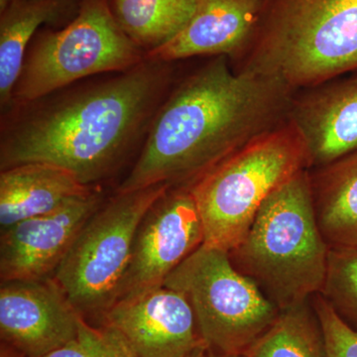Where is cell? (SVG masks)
Returning a JSON list of instances; mask_svg holds the SVG:
<instances>
[{"instance_id":"1","label":"cell","mask_w":357,"mask_h":357,"mask_svg":"<svg viewBox=\"0 0 357 357\" xmlns=\"http://www.w3.org/2000/svg\"><path fill=\"white\" fill-rule=\"evenodd\" d=\"M175 63L84 79L1 114L0 169L47 163L100 187L136 156L173 88Z\"/></svg>"},{"instance_id":"2","label":"cell","mask_w":357,"mask_h":357,"mask_svg":"<svg viewBox=\"0 0 357 357\" xmlns=\"http://www.w3.org/2000/svg\"><path fill=\"white\" fill-rule=\"evenodd\" d=\"M287 86L213 57L176 81L116 192L190 185L249 142L289 121Z\"/></svg>"},{"instance_id":"3","label":"cell","mask_w":357,"mask_h":357,"mask_svg":"<svg viewBox=\"0 0 357 357\" xmlns=\"http://www.w3.org/2000/svg\"><path fill=\"white\" fill-rule=\"evenodd\" d=\"M234 63L295 91L357 72V0H264Z\"/></svg>"},{"instance_id":"4","label":"cell","mask_w":357,"mask_h":357,"mask_svg":"<svg viewBox=\"0 0 357 357\" xmlns=\"http://www.w3.org/2000/svg\"><path fill=\"white\" fill-rule=\"evenodd\" d=\"M310 169L265 199L230 261L279 310L311 299L326 280L330 246L312 204Z\"/></svg>"},{"instance_id":"5","label":"cell","mask_w":357,"mask_h":357,"mask_svg":"<svg viewBox=\"0 0 357 357\" xmlns=\"http://www.w3.org/2000/svg\"><path fill=\"white\" fill-rule=\"evenodd\" d=\"M307 169L306 143L290 121L222 160L190 185L204 244L227 252L236 248L269 195Z\"/></svg>"},{"instance_id":"6","label":"cell","mask_w":357,"mask_h":357,"mask_svg":"<svg viewBox=\"0 0 357 357\" xmlns=\"http://www.w3.org/2000/svg\"><path fill=\"white\" fill-rule=\"evenodd\" d=\"M145 59L146 54L117 24L107 0H79L67 25L35 35L9 107L84 79L132 69Z\"/></svg>"},{"instance_id":"7","label":"cell","mask_w":357,"mask_h":357,"mask_svg":"<svg viewBox=\"0 0 357 357\" xmlns=\"http://www.w3.org/2000/svg\"><path fill=\"white\" fill-rule=\"evenodd\" d=\"M169 187L115 191L79 230L53 278L83 319L102 321L119 301L138 225Z\"/></svg>"},{"instance_id":"8","label":"cell","mask_w":357,"mask_h":357,"mask_svg":"<svg viewBox=\"0 0 357 357\" xmlns=\"http://www.w3.org/2000/svg\"><path fill=\"white\" fill-rule=\"evenodd\" d=\"M164 286L187 299L211 354H243L280 312L237 271L227 251L206 244L181 263Z\"/></svg>"},{"instance_id":"9","label":"cell","mask_w":357,"mask_h":357,"mask_svg":"<svg viewBox=\"0 0 357 357\" xmlns=\"http://www.w3.org/2000/svg\"><path fill=\"white\" fill-rule=\"evenodd\" d=\"M204 243L203 222L191 188L171 185L138 225L119 301L163 286Z\"/></svg>"},{"instance_id":"10","label":"cell","mask_w":357,"mask_h":357,"mask_svg":"<svg viewBox=\"0 0 357 357\" xmlns=\"http://www.w3.org/2000/svg\"><path fill=\"white\" fill-rule=\"evenodd\" d=\"M133 357H190L206 349L182 294L166 287L117 301L102 321Z\"/></svg>"},{"instance_id":"11","label":"cell","mask_w":357,"mask_h":357,"mask_svg":"<svg viewBox=\"0 0 357 357\" xmlns=\"http://www.w3.org/2000/svg\"><path fill=\"white\" fill-rule=\"evenodd\" d=\"M77 311L53 277L1 282L0 335L24 357H41L79 337Z\"/></svg>"},{"instance_id":"12","label":"cell","mask_w":357,"mask_h":357,"mask_svg":"<svg viewBox=\"0 0 357 357\" xmlns=\"http://www.w3.org/2000/svg\"><path fill=\"white\" fill-rule=\"evenodd\" d=\"M105 202L100 187L46 215L1 230V282L51 278L86 220Z\"/></svg>"},{"instance_id":"13","label":"cell","mask_w":357,"mask_h":357,"mask_svg":"<svg viewBox=\"0 0 357 357\" xmlns=\"http://www.w3.org/2000/svg\"><path fill=\"white\" fill-rule=\"evenodd\" d=\"M289 121L300 131L310 169L357 150V72L298 91Z\"/></svg>"},{"instance_id":"14","label":"cell","mask_w":357,"mask_h":357,"mask_svg":"<svg viewBox=\"0 0 357 357\" xmlns=\"http://www.w3.org/2000/svg\"><path fill=\"white\" fill-rule=\"evenodd\" d=\"M264 0H197L194 14L177 36L146 58L176 63L225 56L236 61L255 34Z\"/></svg>"},{"instance_id":"15","label":"cell","mask_w":357,"mask_h":357,"mask_svg":"<svg viewBox=\"0 0 357 357\" xmlns=\"http://www.w3.org/2000/svg\"><path fill=\"white\" fill-rule=\"evenodd\" d=\"M95 188L52 164L25 163L4 169L0 172L1 230L57 210Z\"/></svg>"},{"instance_id":"16","label":"cell","mask_w":357,"mask_h":357,"mask_svg":"<svg viewBox=\"0 0 357 357\" xmlns=\"http://www.w3.org/2000/svg\"><path fill=\"white\" fill-rule=\"evenodd\" d=\"M317 222L330 248L357 246V150L310 169Z\"/></svg>"},{"instance_id":"17","label":"cell","mask_w":357,"mask_h":357,"mask_svg":"<svg viewBox=\"0 0 357 357\" xmlns=\"http://www.w3.org/2000/svg\"><path fill=\"white\" fill-rule=\"evenodd\" d=\"M77 0H13L0 11V109L11 105L13 93L33 38L44 24L77 13Z\"/></svg>"},{"instance_id":"18","label":"cell","mask_w":357,"mask_h":357,"mask_svg":"<svg viewBox=\"0 0 357 357\" xmlns=\"http://www.w3.org/2000/svg\"><path fill=\"white\" fill-rule=\"evenodd\" d=\"M107 3L122 31L148 54L184 29L197 0H107Z\"/></svg>"},{"instance_id":"19","label":"cell","mask_w":357,"mask_h":357,"mask_svg":"<svg viewBox=\"0 0 357 357\" xmlns=\"http://www.w3.org/2000/svg\"><path fill=\"white\" fill-rule=\"evenodd\" d=\"M243 356L326 357L325 335L311 299L280 310Z\"/></svg>"},{"instance_id":"20","label":"cell","mask_w":357,"mask_h":357,"mask_svg":"<svg viewBox=\"0 0 357 357\" xmlns=\"http://www.w3.org/2000/svg\"><path fill=\"white\" fill-rule=\"evenodd\" d=\"M319 294L357 330V246L330 248L326 280Z\"/></svg>"},{"instance_id":"21","label":"cell","mask_w":357,"mask_h":357,"mask_svg":"<svg viewBox=\"0 0 357 357\" xmlns=\"http://www.w3.org/2000/svg\"><path fill=\"white\" fill-rule=\"evenodd\" d=\"M325 335L326 357H357V330L344 321L321 294L312 297Z\"/></svg>"},{"instance_id":"22","label":"cell","mask_w":357,"mask_h":357,"mask_svg":"<svg viewBox=\"0 0 357 357\" xmlns=\"http://www.w3.org/2000/svg\"><path fill=\"white\" fill-rule=\"evenodd\" d=\"M89 357H133L121 338L107 326L96 328L82 319L79 337Z\"/></svg>"},{"instance_id":"23","label":"cell","mask_w":357,"mask_h":357,"mask_svg":"<svg viewBox=\"0 0 357 357\" xmlns=\"http://www.w3.org/2000/svg\"><path fill=\"white\" fill-rule=\"evenodd\" d=\"M41 357H89V356L79 340H76Z\"/></svg>"},{"instance_id":"24","label":"cell","mask_w":357,"mask_h":357,"mask_svg":"<svg viewBox=\"0 0 357 357\" xmlns=\"http://www.w3.org/2000/svg\"><path fill=\"white\" fill-rule=\"evenodd\" d=\"M0 357H17V356H16V354H14V352L9 351V349H3V347H2L1 354H0Z\"/></svg>"},{"instance_id":"25","label":"cell","mask_w":357,"mask_h":357,"mask_svg":"<svg viewBox=\"0 0 357 357\" xmlns=\"http://www.w3.org/2000/svg\"><path fill=\"white\" fill-rule=\"evenodd\" d=\"M190 357H208V351L206 349H201Z\"/></svg>"},{"instance_id":"26","label":"cell","mask_w":357,"mask_h":357,"mask_svg":"<svg viewBox=\"0 0 357 357\" xmlns=\"http://www.w3.org/2000/svg\"><path fill=\"white\" fill-rule=\"evenodd\" d=\"M13 0H0V11L4 10Z\"/></svg>"},{"instance_id":"27","label":"cell","mask_w":357,"mask_h":357,"mask_svg":"<svg viewBox=\"0 0 357 357\" xmlns=\"http://www.w3.org/2000/svg\"><path fill=\"white\" fill-rule=\"evenodd\" d=\"M208 357H245L243 354H236V356H223V354H215L208 351Z\"/></svg>"}]
</instances>
